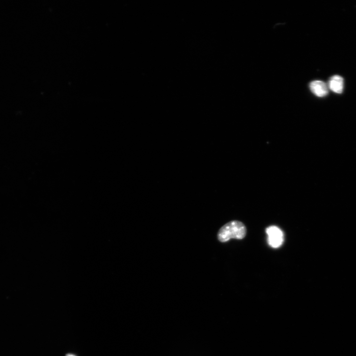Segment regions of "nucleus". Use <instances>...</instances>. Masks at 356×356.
Wrapping results in <instances>:
<instances>
[{
	"mask_svg": "<svg viewBox=\"0 0 356 356\" xmlns=\"http://www.w3.org/2000/svg\"><path fill=\"white\" fill-rule=\"evenodd\" d=\"M245 225L238 221H232L224 225L219 230L217 237L219 241L225 242L231 239H242L246 236Z\"/></svg>",
	"mask_w": 356,
	"mask_h": 356,
	"instance_id": "1",
	"label": "nucleus"
},
{
	"mask_svg": "<svg viewBox=\"0 0 356 356\" xmlns=\"http://www.w3.org/2000/svg\"><path fill=\"white\" fill-rule=\"evenodd\" d=\"M67 356H75L71 355V354H69Z\"/></svg>",
	"mask_w": 356,
	"mask_h": 356,
	"instance_id": "5",
	"label": "nucleus"
},
{
	"mask_svg": "<svg viewBox=\"0 0 356 356\" xmlns=\"http://www.w3.org/2000/svg\"><path fill=\"white\" fill-rule=\"evenodd\" d=\"M309 87L312 92L317 97H323L328 94V86L322 81L316 80L312 82Z\"/></svg>",
	"mask_w": 356,
	"mask_h": 356,
	"instance_id": "3",
	"label": "nucleus"
},
{
	"mask_svg": "<svg viewBox=\"0 0 356 356\" xmlns=\"http://www.w3.org/2000/svg\"><path fill=\"white\" fill-rule=\"evenodd\" d=\"M328 87L334 92L341 94L344 88V80L339 75L333 76L328 82Z\"/></svg>",
	"mask_w": 356,
	"mask_h": 356,
	"instance_id": "4",
	"label": "nucleus"
},
{
	"mask_svg": "<svg viewBox=\"0 0 356 356\" xmlns=\"http://www.w3.org/2000/svg\"><path fill=\"white\" fill-rule=\"evenodd\" d=\"M268 236V243L273 248H278L284 241V235L282 231L278 227L272 226L266 229Z\"/></svg>",
	"mask_w": 356,
	"mask_h": 356,
	"instance_id": "2",
	"label": "nucleus"
}]
</instances>
